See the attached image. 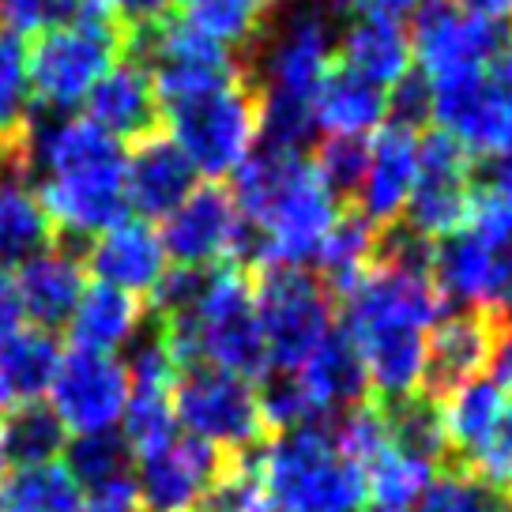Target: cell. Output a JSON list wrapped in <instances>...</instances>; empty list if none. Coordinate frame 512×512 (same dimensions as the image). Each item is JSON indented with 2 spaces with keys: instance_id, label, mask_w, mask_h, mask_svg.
Wrapping results in <instances>:
<instances>
[{
  "instance_id": "obj_1",
  "label": "cell",
  "mask_w": 512,
  "mask_h": 512,
  "mask_svg": "<svg viewBox=\"0 0 512 512\" xmlns=\"http://www.w3.org/2000/svg\"><path fill=\"white\" fill-rule=\"evenodd\" d=\"M343 332L362 358L377 403H403L422 396L426 339L445 317V298L430 272H411L373 260L362 283L343 298Z\"/></svg>"
},
{
  "instance_id": "obj_2",
  "label": "cell",
  "mask_w": 512,
  "mask_h": 512,
  "mask_svg": "<svg viewBox=\"0 0 512 512\" xmlns=\"http://www.w3.org/2000/svg\"><path fill=\"white\" fill-rule=\"evenodd\" d=\"M121 140L106 136L87 117H53L27 132L19 147L23 170L38 174V200L53 230L68 238H98L128 219Z\"/></svg>"
},
{
  "instance_id": "obj_3",
  "label": "cell",
  "mask_w": 512,
  "mask_h": 512,
  "mask_svg": "<svg viewBox=\"0 0 512 512\" xmlns=\"http://www.w3.org/2000/svg\"><path fill=\"white\" fill-rule=\"evenodd\" d=\"M253 471L279 512H354L362 505V471L324 426L279 433Z\"/></svg>"
},
{
  "instance_id": "obj_4",
  "label": "cell",
  "mask_w": 512,
  "mask_h": 512,
  "mask_svg": "<svg viewBox=\"0 0 512 512\" xmlns=\"http://www.w3.org/2000/svg\"><path fill=\"white\" fill-rule=\"evenodd\" d=\"M336 19L317 0H287V12L272 19L268 34L249 53V83L256 98H279L313 106L320 83L336 64Z\"/></svg>"
},
{
  "instance_id": "obj_5",
  "label": "cell",
  "mask_w": 512,
  "mask_h": 512,
  "mask_svg": "<svg viewBox=\"0 0 512 512\" xmlns=\"http://www.w3.org/2000/svg\"><path fill=\"white\" fill-rule=\"evenodd\" d=\"M162 113L170 125V140L181 147L192 170L211 181L234 174L253 151V140L260 132V106H256L249 72L234 76L223 87H211L204 95L166 106Z\"/></svg>"
},
{
  "instance_id": "obj_6",
  "label": "cell",
  "mask_w": 512,
  "mask_h": 512,
  "mask_svg": "<svg viewBox=\"0 0 512 512\" xmlns=\"http://www.w3.org/2000/svg\"><path fill=\"white\" fill-rule=\"evenodd\" d=\"M253 309L268 373H294L336 328V298L309 268H260Z\"/></svg>"
},
{
  "instance_id": "obj_7",
  "label": "cell",
  "mask_w": 512,
  "mask_h": 512,
  "mask_svg": "<svg viewBox=\"0 0 512 512\" xmlns=\"http://www.w3.org/2000/svg\"><path fill=\"white\" fill-rule=\"evenodd\" d=\"M121 61V34L98 19H64L27 49L31 95L53 113L83 106L95 83Z\"/></svg>"
},
{
  "instance_id": "obj_8",
  "label": "cell",
  "mask_w": 512,
  "mask_h": 512,
  "mask_svg": "<svg viewBox=\"0 0 512 512\" xmlns=\"http://www.w3.org/2000/svg\"><path fill=\"white\" fill-rule=\"evenodd\" d=\"M177 430L200 445L215 448L219 456H238L260 441L264 415L260 396L245 377L211 366H185L170 388Z\"/></svg>"
},
{
  "instance_id": "obj_9",
  "label": "cell",
  "mask_w": 512,
  "mask_h": 512,
  "mask_svg": "<svg viewBox=\"0 0 512 512\" xmlns=\"http://www.w3.org/2000/svg\"><path fill=\"white\" fill-rule=\"evenodd\" d=\"M441 411L445 445L464 456L471 475L501 486L512 471V392L497 377L452 388Z\"/></svg>"
},
{
  "instance_id": "obj_10",
  "label": "cell",
  "mask_w": 512,
  "mask_h": 512,
  "mask_svg": "<svg viewBox=\"0 0 512 512\" xmlns=\"http://www.w3.org/2000/svg\"><path fill=\"white\" fill-rule=\"evenodd\" d=\"M411 19V53L430 83L464 72H490V64L501 61V53L512 46L509 23L471 16L452 0H422Z\"/></svg>"
},
{
  "instance_id": "obj_11",
  "label": "cell",
  "mask_w": 512,
  "mask_h": 512,
  "mask_svg": "<svg viewBox=\"0 0 512 512\" xmlns=\"http://www.w3.org/2000/svg\"><path fill=\"white\" fill-rule=\"evenodd\" d=\"M475 159L445 132H418V174L407 200V230L418 238L441 241L464 230L475 204Z\"/></svg>"
},
{
  "instance_id": "obj_12",
  "label": "cell",
  "mask_w": 512,
  "mask_h": 512,
  "mask_svg": "<svg viewBox=\"0 0 512 512\" xmlns=\"http://www.w3.org/2000/svg\"><path fill=\"white\" fill-rule=\"evenodd\" d=\"M128 366L117 354H95L72 347L57 358L49 381V415L72 437L113 433L128 407Z\"/></svg>"
},
{
  "instance_id": "obj_13",
  "label": "cell",
  "mask_w": 512,
  "mask_h": 512,
  "mask_svg": "<svg viewBox=\"0 0 512 512\" xmlns=\"http://www.w3.org/2000/svg\"><path fill=\"white\" fill-rule=\"evenodd\" d=\"M162 249L185 272H208L219 264H241L245 253V219L226 185L208 181L162 219Z\"/></svg>"
},
{
  "instance_id": "obj_14",
  "label": "cell",
  "mask_w": 512,
  "mask_h": 512,
  "mask_svg": "<svg viewBox=\"0 0 512 512\" xmlns=\"http://www.w3.org/2000/svg\"><path fill=\"white\" fill-rule=\"evenodd\" d=\"M430 121L467 155L512 151V91L497 72H464L430 83Z\"/></svg>"
},
{
  "instance_id": "obj_15",
  "label": "cell",
  "mask_w": 512,
  "mask_h": 512,
  "mask_svg": "<svg viewBox=\"0 0 512 512\" xmlns=\"http://www.w3.org/2000/svg\"><path fill=\"white\" fill-rule=\"evenodd\" d=\"M433 283L445 302L467 305V313L509 317L512 313V249L486 241L475 230H456L433 241Z\"/></svg>"
},
{
  "instance_id": "obj_16",
  "label": "cell",
  "mask_w": 512,
  "mask_h": 512,
  "mask_svg": "<svg viewBox=\"0 0 512 512\" xmlns=\"http://www.w3.org/2000/svg\"><path fill=\"white\" fill-rule=\"evenodd\" d=\"M226 460L215 448L177 433L170 445L151 452L132 467V486L144 512H192L223 475Z\"/></svg>"
},
{
  "instance_id": "obj_17",
  "label": "cell",
  "mask_w": 512,
  "mask_h": 512,
  "mask_svg": "<svg viewBox=\"0 0 512 512\" xmlns=\"http://www.w3.org/2000/svg\"><path fill=\"white\" fill-rule=\"evenodd\" d=\"M83 272L95 275V283H102V287L144 298V294L159 290V283L170 272V260H166L159 230L128 215L117 226L102 230L98 238H91Z\"/></svg>"
},
{
  "instance_id": "obj_18",
  "label": "cell",
  "mask_w": 512,
  "mask_h": 512,
  "mask_svg": "<svg viewBox=\"0 0 512 512\" xmlns=\"http://www.w3.org/2000/svg\"><path fill=\"white\" fill-rule=\"evenodd\" d=\"M283 377H290L313 426H320V418L358 407L369 392L362 358H358L343 328H332L317 351L309 354L294 373H283Z\"/></svg>"
},
{
  "instance_id": "obj_19",
  "label": "cell",
  "mask_w": 512,
  "mask_h": 512,
  "mask_svg": "<svg viewBox=\"0 0 512 512\" xmlns=\"http://www.w3.org/2000/svg\"><path fill=\"white\" fill-rule=\"evenodd\" d=\"M196 170L170 136L151 132L125 159V204L132 219H166L196 189Z\"/></svg>"
},
{
  "instance_id": "obj_20",
  "label": "cell",
  "mask_w": 512,
  "mask_h": 512,
  "mask_svg": "<svg viewBox=\"0 0 512 512\" xmlns=\"http://www.w3.org/2000/svg\"><path fill=\"white\" fill-rule=\"evenodd\" d=\"M418 174V132L403 125H381L369 140V166L354 211L373 226H392L411 200Z\"/></svg>"
},
{
  "instance_id": "obj_21",
  "label": "cell",
  "mask_w": 512,
  "mask_h": 512,
  "mask_svg": "<svg viewBox=\"0 0 512 512\" xmlns=\"http://www.w3.org/2000/svg\"><path fill=\"white\" fill-rule=\"evenodd\" d=\"M497 324L501 317L486 313H456L433 324V336L426 339V377H422V396H448L452 388L482 377L486 362H494Z\"/></svg>"
},
{
  "instance_id": "obj_22",
  "label": "cell",
  "mask_w": 512,
  "mask_h": 512,
  "mask_svg": "<svg viewBox=\"0 0 512 512\" xmlns=\"http://www.w3.org/2000/svg\"><path fill=\"white\" fill-rule=\"evenodd\" d=\"M87 121L98 125L106 136L121 140L125 144L128 136L144 140L155 132V121H159V98H155V87H151V76L147 68L136 57L128 61H117L95 83V91L87 95Z\"/></svg>"
},
{
  "instance_id": "obj_23",
  "label": "cell",
  "mask_w": 512,
  "mask_h": 512,
  "mask_svg": "<svg viewBox=\"0 0 512 512\" xmlns=\"http://www.w3.org/2000/svg\"><path fill=\"white\" fill-rule=\"evenodd\" d=\"M12 283L23 305V320H31L38 332H53L68 324L76 302L83 298L87 272H83V260L49 245L46 253L31 256L23 268H16Z\"/></svg>"
},
{
  "instance_id": "obj_24",
  "label": "cell",
  "mask_w": 512,
  "mask_h": 512,
  "mask_svg": "<svg viewBox=\"0 0 512 512\" xmlns=\"http://www.w3.org/2000/svg\"><path fill=\"white\" fill-rule=\"evenodd\" d=\"M411 61H415L411 34L400 23L354 16L347 31L336 38L339 68H347L351 76L366 80L369 87H381V91H392L411 72Z\"/></svg>"
},
{
  "instance_id": "obj_25",
  "label": "cell",
  "mask_w": 512,
  "mask_h": 512,
  "mask_svg": "<svg viewBox=\"0 0 512 512\" xmlns=\"http://www.w3.org/2000/svg\"><path fill=\"white\" fill-rule=\"evenodd\" d=\"M49 238L53 226L19 155L0 159V272L23 268L31 256L46 253Z\"/></svg>"
},
{
  "instance_id": "obj_26",
  "label": "cell",
  "mask_w": 512,
  "mask_h": 512,
  "mask_svg": "<svg viewBox=\"0 0 512 512\" xmlns=\"http://www.w3.org/2000/svg\"><path fill=\"white\" fill-rule=\"evenodd\" d=\"M144 328V298H132L125 290L91 283L68 317V332L80 351L117 354L132 347Z\"/></svg>"
},
{
  "instance_id": "obj_27",
  "label": "cell",
  "mask_w": 512,
  "mask_h": 512,
  "mask_svg": "<svg viewBox=\"0 0 512 512\" xmlns=\"http://www.w3.org/2000/svg\"><path fill=\"white\" fill-rule=\"evenodd\" d=\"M433 479H437V460L400 445L388 433V445L362 467V501L369 512H415Z\"/></svg>"
},
{
  "instance_id": "obj_28",
  "label": "cell",
  "mask_w": 512,
  "mask_h": 512,
  "mask_svg": "<svg viewBox=\"0 0 512 512\" xmlns=\"http://www.w3.org/2000/svg\"><path fill=\"white\" fill-rule=\"evenodd\" d=\"M388 117V95L381 87H369L366 80L351 76L347 68L332 64L324 76L317 98H313V121L328 136H351L366 140V132H377Z\"/></svg>"
},
{
  "instance_id": "obj_29",
  "label": "cell",
  "mask_w": 512,
  "mask_h": 512,
  "mask_svg": "<svg viewBox=\"0 0 512 512\" xmlns=\"http://www.w3.org/2000/svg\"><path fill=\"white\" fill-rule=\"evenodd\" d=\"M61 347L53 332L23 328L8 347H0V418L42 403L49 392Z\"/></svg>"
},
{
  "instance_id": "obj_30",
  "label": "cell",
  "mask_w": 512,
  "mask_h": 512,
  "mask_svg": "<svg viewBox=\"0 0 512 512\" xmlns=\"http://www.w3.org/2000/svg\"><path fill=\"white\" fill-rule=\"evenodd\" d=\"M177 19L226 53H253L275 19L272 0H177Z\"/></svg>"
},
{
  "instance_id": "obj_31",
  "label": "cell",
  "mask_w": 512,
  "mask_h": 512,
  "mask_svg": "<svg viewBox=\"0 0 512 512\" xmlns=\"http://www.w3.org/2000/svg\"><path fill=\"white\" fill-rule=\"evenodd\" d=\"M377 230L381 226H373L369 219H362L358 211H347V215H339L336 226L328 230V238L320 241L317 249V279L324 283V290L332 294V298H347L358 283H362V275L373 268V253H377Z\"/></svg>"
},
{
  "instance_id": "obj_32",
  "label": "cell",
  "mask_w": 512,
  "mask_h": 512,
  "mask_svg": "<svg viewBox=\"0 0 512 512\" xmlns=\"http://www.w3.org/2000/svg\"><path fill=\"white\" fill-rule=\"evenodd\" d=\"M0 512H83V490L64 464L16 467L0 479Z\"/></svg>"
},
{
  "instance_id": "obj_33",
  "label": "cell",
  "mask_w": 512,
  "mask_h": 512,
  "mask_svg": "<svg viewBox=\"0 0 512 512\" xmlns=\"http://www.w3.org/2000/svg\"><path fill=\"white\" fill-rule=\"evenodd\" d=\"M31 72H27V46L23 38L0 27V159L19 155L31 132Z\"/></svg>"
},
{
  "instance_id": "obj_34",
  "label": "cell",
  "mask_w": 512,
  "mask_h": 512,
  "mask_svg": "<svg viewBox=\"0 0 512 512\" xmlns=\"http://www.w3.org/2000/svg\"><path fill=\"white\" fill-rule=\"evenodd\" d=\"M68 452V475L80 482V490H91V494H106V490H121V486H132V452H128L125 437L113 433H91V437H76L72 445L64 448Z\"/></svg>"
},
{
  "instance_id": "obj_35",
  "label": "cell",
  "mask_w": 512,
  "mask_h": 512,
  "mask_svg": "<svg viewBox=\"0 0 512 512\" xmlns=\"http://www.w3.org/2000/svg\"><path fill=\"white\" fill-rule=\"evenodd\" d=\"M0 445L8 452V464H57V456L68 448V433L49 415V407L34 403V407H23V411L0 418Z\"/></svg>"
},
{
  "instance_id": "obj_36",
  "label": "cell",
  "mask_w": 512,
  "mask_h": 512,
  "mask_svg": "<svg viewBox=\"0 0 512 512\" xmlns=\"http://www.w3.org/2000/svg\"><path fill=\"white\" fill-rule=\"evenodd\" d=\"M313 170H317L320 185L336 196L339 204L354 208V196L362 189V177L369 166V144L366 140H351V136H328L313 147Z\"/></svg>"
},
{
  "instance_id": "obj_37",
  "label": "cell",
  "mask_w": 512,
  "mask_h": 512,
  "mask_svg": "<svg viewBox=\"0 0 512 512\" xmlns=\"http://www.w3.org/2000/svg\"><path fill=\"white\" fill-rule=\"evenodd\" d=\"M415 512H512L501 486H490L471 471H441L422 494Z\"/></svg>"
},
{
  "instance_id": "obj_38",
  "label": "cell",
  "mask_w": 512,
  "mask_h": 512,
  "mask_svg": "<svg viewBox=\"0 0 512 512\" xmlns=\"http://www.w3.org/2000/svg\"><path fill=\"white\" fill-rule=\"evenodd\" d=\"M192 512H279V509L264 497L253 467L230 460L223 467V475L215 479V486L200 497V505Z\"/></svg>"
},
{
  "instance_id": "obj_39",
  "label": "cell",
  "mask_w": 512,
  "mask_h": 512,
  "mask_svg": "<svg viewBox=\"0 0 512 512\" xmlns=\"http://www.w3.org/2000/svg\"><path fill=\"white\" fill-rule=\"evenodd\" d=\"M64 16V0H0V23L16 38L46 34L49 27L64 23Z\"/></svg>"
},
{
  "instance_id": "obj_40",
  "label": "cell",
  "mask_w": 512,
  "mask_h": 512,
  "mask_svg": "<svg viewBox=\"0 0 512 512\" xmlns=\"http://www.w3.org/2000/svg\"><path fill=\"white\" fill-rule=\"evenodd\" d=\"M388 113H392V125H403L411 132H422L430 121V80L422 72H407L388 98Z\"/></svg>"
},
{
  "instance_id": "obj_41",
  "label": "cell",
  "mask_w": 512,
  "mask_h": 512,
  "mask_svg": "<svg viewBox=\"0 0 512 512\" xmlns=\"http://www.w3.org/2000/svg\"><path fill=\"white\" fill-rule=\"evenodd\" d=\"M23 332V305H19L12 272H0V347H8Z\"/></svg>"
},
{
  "instance_id": "obj_42",
  "label": "cell",
  "mask_w": 512,
  "mask_h": 512,
  "mask_svg": "<svg viewBox=\"0 0 512 512\" xmlns=\"http://www.w3.org/2000/svg\"><path fill=\"white\" fill-rule=\"evenodd\" d=\"M177 0H117V8H121V16L132 23V31H140V27H155L162 19H170Z\"/></svg>"
},
{
  "instance_id": "obj_43",
  "label": "cell",
  "mask_w": 512,
  "mask_h": 512,
  "mask_svg": "<svg viewBox=\"0 0 512 512\" xmlns=\"http://www.w3.org/2000/svg\"><path fill=\"white\" fill-rule=\"evenodd\" d=\"M422 0H358L354 4V16H369V19H384V23H400L411 19L418 12Z\"/></svg>"
},
{
  "instance_id": "obj_44",
  "label": "cell",
  "mask_w": 512,
  "mask_h": 512,
  "mask_svg": "<svg viewBox=\"0 0 512 512\" xmlns=\"http://www.w3.org/2000/svg\"><path fill=\"white\" fill-rule=\"evenodd\" d=\"M83 512H144L136 486H121V490H106V494H91Z\"/></svg>"
},
{
  "instance_id": "obj_45",
  "label": "cell",
  "mask_w": 512,
  "mask_h": 512,
  "mask_svg": "<svg viewBox=\"0 0 512 512\" xmlns=\"http://www.w3.org/2000/svg\"><path fill=\"white\" fill-rule=\"evenodd\" d=\"M482 189L494 192V196H501V200L512 208V151H505V155H497V159L490 162Z\"/></svg>"
},
{
  "instance_id": "obj_46",
  "label": "cell",
  "mask_w": 512,
  "mask_h": 512,
  "mask_svg": "<svg viewBox=\"0 0 512 512\" xmlns=\"http://www.w3.org/2000/svg\"><path fill=\"white\" fill-rule=\"evenodd\" d=\"M494 366H497V381L512 392V313L509 317H501V324H497Z\"/></svg>"
},
{
  "instance_id": "obj_47",
  "label": "cell",
  "mask_w": 512,
  "mask_h": 512,
  "mask_svg": "<svg viewBox=\"0 0 512 512\" xmlns=\"http://www.w3.org/2000/svg\"><path fill=\"white\" fill-rule=\"evenodd\" d=\"M64 12H72L76 19H98V23H106L110 12H117V0H64Z\"/></svg>"
},
{
  "instance_id": "obj_48",
  "label": "cell",
  "mask_w": 512,
  "mask_h": 512,
  "mask_svg": "<svg viewBox=\"0 0 512 512\" xmlns=\"http://www.w3.org/2000/svg\"><path fill=\"white\" fill-rule=\"evenodd\" d=\"M317 4L324 8V12H328V16L336 19V16H351L354 4H358V0H317Z\"/></svg>"
},
{
  "instance_id": "obj_49",
  "label": "cell",
  "mask_w": 512,
  "mask_h": 512,
  "mask_svg": "<svg viewBox=\"0 0 512 512\" xmlns=\"http://www.w3.org/2000/svg\"><path fill=\"white\" fill-rule=\"evenodd\" d=\"M497 80L512 91V46L505 49V53H501V61H497Z\"/></svg>"
},
{
  "instance_id": "obj_50",
  "label": "cell",
  "mask_w": 512,
  "mask_h": 512,
  "mask_svg": "<svg viewBox=\"0 0 512 512\" xmlns=\"http://www.w3.org/2000/svg\"><path fill=\"white\" fill-rule=\"evenodd\" d=\"M8 475V452H4V445H0V479Z\"/></svg>"
},
{
  "instance_id": "obj_51",
  "label": "cell",
  "mask_w": 512,
  "mask_h": 512,
  "mask_svg": "<svg viewBox=\"0 0 512 512\" xmlns=\"http://www.w3.org/2000/svg\"><path fill=\"white\" fill-rule=\"evenodd\" d=\"M505 482H509V497H505V501H509V509H512V471H509V479Z\"/></svg>"
},
{
  "instance_id": "obj_52",
  "label": "cell",
  "mask_w": 512,
  "mask_h": 512,
  "mask_svg": "<svg viewBox=\"0 0 512 512\" xmlns=\"http://www.w3.org/2000/svg\"><path fill=\"white\" fill-rule=\"evenodd\" d=\"M272 4H275V8H279V4H287V0H272Z\"/></svg>"
}]
</instances>
